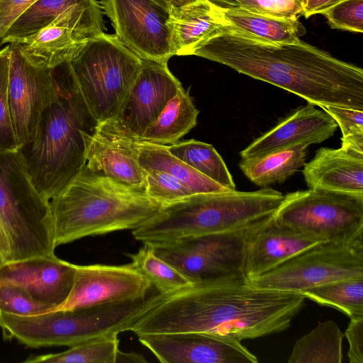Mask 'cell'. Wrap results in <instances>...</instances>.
<instances>
[{"instance_id": "obj_1", "label": "cell", "mask_w": 363, "mask_h": 363, "mask_svg": "<svg viewBox=\"0 0 363 363\" xmlns=\"http://www.w3.org/2000/svg\"><path fill=\"white\" fill-rule=\"evenodd\" d=\"M297 292L249 285L246 279L194 284L161 294L128 328L137 335L203 332L241 341L286 330L304 305Z\"/></svg>"}, {"instance_id": "obj_2", "label": "cell", "mask_w": 363, "mask_h": 363, "mask_svg": "<svg viewBox=\"0 0 363 363\" xmlns=\"http://www.w3.org/2000/svg\"><path fill=\"white\" fill-rule=\"evenodd\" d=\"M196 55L299 96L315 106L363 111V69L306 42L272 45L227 27L193 47Z\"/></svg>"}, {"instance_id": "obj_3", "label": "cell", "mask_w": 363, "mask_h": 363, "mask_svg": "<svg viewBox=\"0 0 363 363\" xmlns=\"http://www.w3.org/2000/svg\"><path fill=\"white\" fill-rule=\"evenodd\" d=\"M52 70L57 96L43 113L34 138L19 149L35 188L49 201L85 164L82 134L92 133L99 123L80 91L70 62Z\"/></svg>"}, {"instance_id": "obj_4", "label": "cell", "mask_w": 363, "mask_h": 363, "mask_svg": "<svg viewBox=\"0 0 363 363\" xmlns=\"http://www.w3.org/2000/svg\"><path fill=\"white\" fill-rule=\"evenodd\" d=\"M50 205L55 247L86 236L133 230L162 206L145 191L98 174L86 164Z\"/></svg>"}, {"instance_id": "obj_5", "label": "cell", "mask_w": 363, "mask_h": 363, "mask_svg": "<svg viewBox=\"0 0 363 363\" xmlns=\"http://www.w3.org/2000/svg\"><path fill=\"white\" fill-rule=\"evenodd\" d=\"M284 198L281 192L267 187L253 191L195 194L162 205L132 234L143 244H155L239 230L273 216Z\"/></svg>"}, {"instance_id": "obj_6", "label": "cell", "mask_w": 363, "mask_h": 363, "mask_svg": "<svg viewBox=\"0 0 363 363\" xmlns=\"http://www.w3.org/2000/svg\"><path fill=\"white\" fill-rule=\"evenodd\" d=\"M153 288L147 295L123 301L57 309L31 316L8 314L5 336L30 347L74 346L104 335L128 331L129 327L158 298Z\"/></svg>"}, {"instance_id": "obj_7", "label": "cell", "mask_w": 363, "mask_h": 363, "mask_svg": "<svg viewBox=\"0 0 363 363\" xmlns=\"http://www.w3.org/2000/svg\"><path fill=\"white\" fill-rule=\"evenodd\" d=\"M0 220L11 261L55 255L50 201L35 188L20 150L0 152Z\"/></svg>"}, {"instance_id": "obj_8", "label": "cell", "mask_w": 363, "mask_h": 363, "mask_svg": "<svg viewBox=\"0 0 363 363\" xmlns=\"http://www.w3.org/2000/svg\"><path fill=\"white\" fill-rule=\"evenodd\" d=\"M142 60L115 35L87 38L70 62L80 91L99 123L115 119Z\"/></svg>"}, {"instance_id": "obj_9", "label": "cell", "mask_w": 363, "mask_h": 363, "mask_svg": "<svg viewBox=\"0 0 363 363\" xmlns=\"http://www.w3.org/2000/svg\"><path fill=\"white\" fill-rule=\"evenodd\" d=\"M356 278H363V233L345 240L322 241L246 282L257 288L301 293Z\"/></svg>"}, {"instance_id": "obj_10", "label": "cell", "mask_w": 363, "mask_h": 363, "mask_svg": "<svg viewBox=\"0 0 363 363\" xmlns=\"http://www.w3.org/2000/svg\"><path fill=\"white\" fill-rule=\"evenodd\" d=\"M257 224L235 231L147 245L193 284L244 280L247 239Z\"/></svg>"}, {"instance_id": "obj_11", "label": "cell", "mask_w": 363, "mask_h": 363, "mask_svg": "<svg viewBox=\"0 0 363 363\" xmlns=\"http://www.w3.org/2000/svg\"><path fill=\"white\" fill-rule=\"evenodd\" d=\"M274 218L325 240L352 238L363 233V194L311 189L288 193Z\"/></svg>"}, {"instance_id": "obj_12", "label": "cell", "mask_w": 363, "mask_h": 363, "mask_svg": "<svg viewBox=\"0 0 363 363\" xmlns=\"http://www.w3.org/2000/svg\"><path fill=\"white\" fill-rule=\"evenodd\" d=\"M118 39L143 60L167 63L175 55L169 12L152 0H100Z\"/></svg>"}, {"instance_id": "obj_13", "label": "cell", "mask_w": 363, "mask_h": 363, "mask_svg": "<svg viewBox=\"0 0 363 363\" xmlns=\"http://www.w3.org/2000/svg\"><path fill=\"white\" fill-rule=\"evenodd\" d=\"M10 45L8 96L19 149L35 137L43 113L55 100L57 83L52 69L37 66Z\"/></svg>"}, {"instance_id": "obj_14", "label": "cell", "mask_w": 363, "mask_h": 363, "mask_svg": "<svg viewBox=\"0 0 363 363\" xmlns=\"http://www.w3.org/2000/svg\"><path fill=\"white\" fill-rule=\"evenodd\" d=\"M140 342L162 363H257L240 340L203 332L140 335Z\"/></svg>"}, {"instance_id": "obj_15", "label": "cell", "mask_w": 363, "mask_h": 363, "mask_svg": "<svg viewBox=\"0 0 363 363\" xmlns=\"http://www.w3.org/2000/svg\"><path fill=\"white\" fill-rule=\"evenodd\" d=\"M86 166L92 172L145 191L144 170L138 160L139 142L124 133L114 119L99 123L82 134Z\"/></svg>"}, {"instance_id": "obj_16", "label": "cell", "mask_w": 363, "mask_h": 363, "mask_svg": "<svg viewBox=\"0 0 363 363\" xmlns=\"http://www.w3.org/2000/svg\"><path fill=\"white\" fill-rule=\"evenodd\" d=\"M154 287L132 263L77 265L72 289L58 309L123 301L147 295Z\"/></svg>"}, {"instance_id": "obj_17", "label": "cell", "mask_w": 363, "mask_h": 363, "mask_svg": "<svg viewBox=\"0 0 363 363\" xmlns=\"http://www.w3.org/2000/svg\"><path fill=\"white\" fill-rule=\"evenodd\" d=\"M182 86L167 63L142 60L139 73L114 120L124 133L137 140Z\"/></svg>"}, {"instance_id": "obj_18", "label": "cell", "mask_w": 363, "mask_h": 363, "mask_svg": "<svg viewBox=\"0 0 363 363\" xmlns=\"http://www.w3.org/2000/svg\"><path fill=\"white\" fill-rule=\"evenodd\" d=\"M59 26L89 38L103 33L102 9L96 0H37L5 32L1 46Z\"/></svg>"}, {"instance_id": "obj_19", "label": "cell", "mask_w": 363, "mask_h": 363, "mask_svg": "<svg viewBox=\"0 0 363 363\" xmlns=\"http://www.w3.org/2000/svg\"><path fill=\"white\" fill-rule=\"evenodd\" d=\"M77 265L55 255L33 257L4 262L0 267V283L23 288L40 303L60 308L68 298Z\"/></svg>"}, {"instance_id": "obj_20", "label": "cell", "mask_w": 363, "mask_h": 363, "mask_svg": "<svg viewBox=\"0 0 363 363\" xmlns=\"http://www.w3.org/2000/svg\"><path fill=\"white\" fill-rule=\"evenodd\" d=\"M323 238L277 222L274 216L255 225L246 243V279L262 275Z\"/></svg>"}, {"instance_id": "obj_21", "label": "cell", "mask_w": 363, "mask_h": 363, "mask_svg": "<svg viewBox=\"0 0 363 363\" xmlns=\"http://www.w3.org/2000/svg\"><path fill=\"white\" fill-rule=\"evenodd\" d=\"M337 127L329 113L308 102L254 140L240 155L241 159H250L298 143H320L333 136Z\"/></svg>"}, {"instance_id": "obj_22", "label": "cell", "mask_w": 363, "mask_h": 363, "mask_svg": "<svg viewBox=\"0 0 363 363\" xmlns=\"http://www.w3.org/2000/svg\"><path fill=\"white\" fill-rule=\"evenodd\" d=\"M303 166L309 189L363 194V152L320 147Z\"/></svg>"}, {"instance_id": "obj_23", "label": "cell", "mask_w": 363, "mask_h": 363, "mask_svg": "<svg viewBox=\"0 0 363 363\" xmlns=\"http://www.w3.org/2000/svg\"><path fill=\"white\" fill-rule=\"evenodd\" d=\"M226 26L220 10L206 0L172 9L168 26L175 55H186L196 44Z\"/></svg>"}, {"instance_id": "obj_24", "label": "cell", "mask_w": 363, "mask_h": 363, "mask_svg": "<svg viewBox=\"0 0 363 363\" xmlns=\"http://www.w3.org/2000/svg\"><path fill=\"white\" fill-rule=\"evenodd\" d=\"M88 38L59 26H48L36 33L11 43L33 64L53 69L71 62Z\"/></svg>"}, {"instance_id": "obj_25", "label": "cell", "mask_w": 363, "mask_h": 363, "mask_svg": "<svg viewBox=\"0 0 363 363\" xmlns=\"http://www.w3.org/2000/svg\"><path fill=\"white\" fill-rule=\"evenodd\" d=\"M218 9L228 28L244 37L264 43H296L306 33L298 18H277L240 9Z\"/></svg>"}, {"instance_id": "obj_26", "label": "cell", "mask_w": 363, "mask_h": 363, "mask_svg": "<svg viewBox=\"0 0 363 363\" xmlns=\"http://www.w3.org/2000/svg\"><path fill=\"white\" fill-rule=\"evenodd\" d=\"M199 114L189 91L182 86L137 140L165 146L174 144L196 125Z\"/></svg>"}, {"instance_id": "obj_27", "label": "cell", "mask_w": 363, "mask_h": 363, "mask_svg": "<svg viewBox=\"0 0 363 363\" xmlns=\"http://www.w3.org/2000/svg\"><path fill=\"white\" fill-rule=\"evenodd\" d=\"M308 144L298 143L261 157L241 159L239 167L255 184L261 187L282 183L306 163Z\"/></svg>"}, {"instance_id": "obj_28", "label": "cell", "mask_w": 363, "mask_h": 363, "mask_svg": "<svg viewBox=\"0 0 363 363\" xmlns=\"http://www.w3.org/2000/svg\"><path fill=\"white\" fill-rule=\"evenodd\" d=\"M138 142V160L143 169L167 173L188 186L194 194L230 191L171 154L167 146Z\"/></svg>"}, {"instance_id": "obj_29", "label": "cell", "mask_w": 363, "mask_h": 363, "mask_svg": "<svg viewBox=\"0 0 363 363\" xmlns=\"http://www.w3.org/2000/svg\"><path fill=\"white\" fill-rule=\"evenodd\" d=\"M345 335L332 320L320 322L298 339L292 349L289 363H341Z\"/></svg>"}, {"instance_id": "obj_30", "label": "cell", "mask_w": 363, "mask_h": 363, "mask_svg": "<svg viewBox=\"0 0 363 363\" xmlns=\"http://www.w3.org/2000/svg\"><path fill=\"white\" fill-rule=\"evenodd\" d=\"M167 147L171 154L203 175L230 191L235 190L233 177L224 160L211 144L191 139Z\"/></svg>"}, {"instance_id": "obj_31", "label": "cell", "mask_w": 363, "mask_h": 363, "mask_svg": "<svg viewBox=\"0 0 363 363\" xmlns=\"http://www.w3.org/2000/svg\"><path fill=\"white\" fill-rule=\"evenodd\" d=\"M300 294L320 305L340 311L350 319L363 318V278L333 281Z\"/></svg>"}, {"instance_id": "obj_32", "label": "cell", "mask_w": 363, "mask_h": 363, "mask_svg": "<svg viewBox=\"0 0 363 363\" xmlns=\"http://www.w3.org/2000/svg\"><path fill=\"white\" fill-rule=\"evenodd\" d=\"M118 334L84 341L66 351L29 357L26 363H116L119 350Z\"/></svg>"}, {"instance_id": "obj_33", "label": "cell", "mask_w": 363, "mask_h": 363, "mask_svg": "<svg viewBox=\"0 0 363 363\" xmlns=\"http://www.w3.org/2000/svg\"><path fill=\"white\" fill-rule=\"evenodd\" d=\"M132 264L161 294L175 292L193 284L177 269L155 255L147 244L137 252L128 254Z\"/></svg>"}, {"instance_id": "obj_34", "label": "cell", "mask_w": 363, "mask_h": 363, "mask_svg": "<svg viewBox=\"0 0 363 363\" xmlns=\"http://www.w3.org/2000/svg\"><path fill=\"white\" fill-rule=\"evenodd\" d=\"M210 3L218 9H240L277 18H298L303 13L301 0H213Z\"/></svg>"}, {"instance_id": "obj_35", "label": "cell", "mask_w": 363, "mask_h": 363, "mask_svg": "<svg viewBox=\"0 0 363 363\" xmlns=\"http://www.w3.org/2000/svg\"><path fill=\"white\" fill-rule=\"evenodd\" d=\"M10 52L9 44L0 49V152L19 150L8 96Z\"/></svg>"}, {"instance_id": "obj_36", "label": "cell", "mask_w": 363, "mask_h": 363, "mask_svg": "<svg viewBox=\"0 0 363 363\" xmlns=\"http://www.w3.org/2000/svg\"><path fill=\"white\" fill-rule=\"evenodd\" d=\"M143 170L146 194L162 205L194 194L188 186L167 173L152 169Z\"/></svg>"}, {"instance_id": "obj_37", "label": "cell", "mask_w": 363, "mask_h": 363, "mask_svg": "<svg viewBox=\"0 0 363 363\" xmlns=\"http://www.w3.org/2000/svg\"><path fill=\"white\" fill-rule=\"evenodd\" d=\"M336 121L342 132V146L363 152V111L341 106H322Z\"/></svg>"}, {"instance_id": "obj_38", "label": "cell", "mask_w": 363, "mask_h": 363, "mask_svg": "<svg viewBox=\"0 0 363 363\" xmlns=\"http://www.w3.org/2000/svg\"><path fill=\"white\" fill-rule=\"evenodd\" d=\"M53 309L35 301L22 287L0 283V312L20 316H31Z\"/></svg>"}, {"instance_id": "obj_39", "label": "cell", "mask_w": 363, "mask_h": 363, "mask_svg": "<svg viewBox=\"0 0 363 363\" xmlns=\"http://www.w3.org/2000/svg\"><path fill=\"white\" fill-rule=\"evenodd\" d=\"M322 14L333 28L363 32V0H342Z\"/></svg>"}, {"instance_id": "obj_40", "label": "cell", "mask_w": 363, "mask_h": 363, "mask_svg": "<svg viewBox=\"0 0 363 363\" xmlns=\"http://www.w3.org/2000/svg\"><path fill=\"white\" fill-rule=\"evenodd\" d=\"M345 335L349 342L350 362L363 363V318L350 319Z\"/></svg>"}, {"instance_id": "obj_41", "label": "cell", "mask_w": 363, "mask_h": 363, "mask_svg": "<svg viewBox=\"0 0 363 363\" xmlns=\"http://www.w3.org/2000/svg\"><path fill=\"white\" fill-rule=\"evenodd\" d=\"M37 0H0V48L2 38L13 22Z\"/></svg>"}, {"instance_id": "obj_42", "label": "cell", "mask_w": 363, "mask_h": 363, "mask_svg": "<svg viewBox=\"0 0 363 363\" xmlns=\"http://www.w3.org/2000/svg\"><path fill=\"white\" fill-rule=\"evenodd\" d=\"M342 0H305L303 4V13L306 18L324 11Z\"/></svg>"}, {"instance_id": "obj_43", "label": "cell", "mask_w": 363, "mask_h": 363, "mask_svg": "<svg viewBox=\"0 0 363 363\" xmlns=\"http://www.w3.org/2000/svg\"><path fill=\"white\" fill-rule=\"evenodd\" d=\"M0 257L5 262L11 261V247L6 230L0 220Z\"/></svg>"}, {"instance_id": "obj_44", "label": "cell", "mask_w": 363, "mask_h": 363, "mask_svg": "<svg viewBox=\"0 0 363 363\" xmlns=\"http://www.w3.org/2000/svg\"><path fill=\"white\" fill-rule=\"evenodd\" d=\"M145 358L140 354L132 352H125L120 350L118 352L116 363H128V362H146Z\"/></svg>"}, {"instance_id": "obj_45", "label": "cell", "mask_w": 363, "mask_h": 363, "mask_svg": "<svg viewBox=\"0 0 363 363\" xmlns=\"http://www.w3.org/2000/svg\"><path fill=\"white\" fill-rule=\"evenodd\" d=\"M169 12L186 4L197 1L199 0H152Z\"/></svg>"}, {"instance_id": "obj_46", "label": "cell", "mask_w": 363, "mask_h": 363, "mask_svg": "<svg viewBox=\"0 0 363 363\" xmlns=\"http://www.w3.org/2000/svg\"><path fill=\"white\" fill-rule=\"evenodd\" d=\"M4 259L0 257V267L4 263Z\"/></svg>"}, {"instance_id": "obj_47", "label": "cell", "mask_w": 363, "mask_h": 363, "mask_svg": "<svg viewBox=\"0 0 363 363\" xmlns=\"http://www.w3.org/2000/svg\"><path fill=\"white\" fill-rule=\"evenodd\" d=\"M206 1H208V2H211V1H213V0H206Z\"/></svg>"}, {"instance_id": "obj_48", "label": "cell", "mask_w": 363, "mask_h": 363, "mask_svg": "<svg viewBox=\"0 0 363 363\" xmlns=\"http://www.w3.org/2000/svg\"><path fill=\"white\" fill-rule=\"evenodd\" d=\"M301 1L303 2H303H304V1H305V0H301Z\"/></svg>"}]
</instances>
